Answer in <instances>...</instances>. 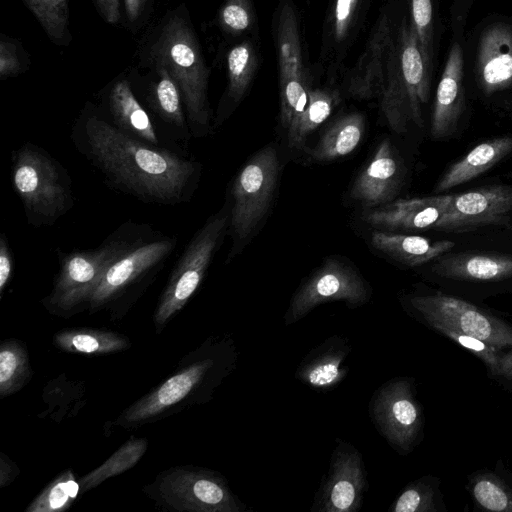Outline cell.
Segmentation results:
<instances>
[{
    "label": "cell",
    "instance_id": "cell-1",
    "mask_svg": "<svg viewBox=\"0 0 512 512\" xmlns=\"http://www.w3.org/2000/svg\"><path fill=\"white\" fill-rule=\"evenodd\" d=\"M72 139L106 184L144 203H186L198 186L199 162L133 138L96 114L79 119Z\"/></svg>",
    "mask_w": 512,
    "mask_h": 512
},
{
    "label": "cell",
    "instance_id": "cell-2",
    "mask_svg": "<svg viewBox=\"0 0 512 512\" xmlns=\"http://www.w3.org/2000/svg\"><path fill=\"white\" fill-rule=\"evenodd\" d=\"M182 362L184 365L175 374L128 407L117 423L141 425L167 416L186 404L209 401L215 389L236 367V345L230 337H210Z\"/></svg>",
    "mask_w": 512,
    "mask_h": 512
},
{
    "label": "cell",
    "instance_id": "cell-3",
    "mask_svg": "<svg viewBox=\"0 0 512 512\" xmlns=\"http://www.w3.org/2000/svg\"><path fill=\"white\" fill-rule=\"evenodd\" d=\"M152 228L127 221L98 247L59 252V271L43 305L60 316H70L88 308L106 269L142 239Z\"/></svg>",
    "mask_w": 512,
    "mask_h": 512
},
{
    "label": "cell",
    "instance_id": "cell-4",
    "mask_svg": "<svg viewBox=\"0 0 512 512\" xmlns=\"http://www.w3.org/2000/svg\"><path fill=\"white\" fill-rule=\"evenodd\" d=\"M151 55L154 64L164 66L179 87L191 135H208L212 116L209 69L195 33L183 16L173 15L164 23Z\"/></svg>",
    "mask_w": 512,
    "mask_h": 512
},
{
    "label": "cell",
    "instance_id": "cell-5",
    "mask_svg": "<svg viewBox=\"0 0 512 512\" xmlns=\"http://www.w3.org/2000/svg\"><path fill=\"white\" fill-rule=\"evenodd\" d=\"M12 185L28 222L53 225L74 204L66 169L46 150L27 142L12 153Z\"/></svg>",
    "mask_w": 512,
    "mask_h": 512
},
{
    "label": "cell",
    "instance_id": "cell-6",
    "mask_svg": "<svg viewBox=\"0 0 512 512\" xmlns=\"http://www.w3.org/2000/svg\"><path fill=\"white\" fill-rule=\"evenodd\" d=\"M229 217L226 206L211 215L178 258L153 316L158 332L199 288L229 227Z\"/></svg>",
    "mask_w": 512,
    "mask_h": 512
},
{
    "label": "cell",
    "instance_id": "cell-7",
    "mask_svg": "<svg viewBox=\"0 0 512 512\" xmlns=\"http://www.w3.org/2000/svg\"><path fill=\"white\" fill-rule=\"evenodd\" d=\"M177 236L151 229L134 246L112 262L96 288L88 309L90 312L111 307L145 289L163 269L177 247Z\"/></svg>",
    "mask_w": 512,
    "mask_h": 512
},
{
    "label": "cell",
    "instance_id": "cell-8",
    "mask_svg": "<svg viewBox=\"0 0 512 512\" xmlns=\"http://www.w3.org/2000/svg\"><path fill=\"white\" fill-rule=\"evenodd\" d=\"M149 495L176 511L246 512L250 509L232 492L220 473L199 467H173L147 488Z\"/></svg>",
    "mask_w": 512,
    "mask_h": 512
},
{
    "label": "cell",
    "instance_id": "cell-9",
    "mask_svg": "<svg viewBox=\"0 0 512 512\" xmlns=\"http://www.w3.org/2000/svg\"><path fill=\"white\" fill-rule=\"evenodd\" d=\"M280 174V161L276 149L265 146L243 166L231 189L229 229L233 249L254 231L266 215Z\"/></svg>",
    "mask_w": 512,
    "mask_h": 512
},
{
    "label": "cell",
    "instance_id": "cell-10",
    "mask_svg": "<svg viewBox=\"0 0 512 512\" xmlns=\"http://www.w3.org/2000/svg\"><path fill=\"white\" fill-rule=\"evenodd\" d=\"M411 310L426 325L477 337L501 350L512 347V326L465 300L440 292L409 297Z\"/></svg>",
    "mask_w": 512,
    "mask_h": 512
},
{
    "label": "cell",
    "instance_id": "cell-11",
    "mask_svg": "<svg viewBox=\"0 0 512 512\" xmlns=\"http://www.w3.org/2000/svg\"><path fill=\"white\" fill-rule=\"evenodd\" d=\"M369 414L377 431L401 455L409 454L420 442L424 419L408 377H396L373 394Z\"/></svg>",
    "mask_w": 512,
    "mask_h": 512
},
{
    "label": "cell",
    "instance_id": "cell-12",
    "mask_svg": "<svg viewBox=\"0 0 512 512\" xmlns=\"http://www.w3.org/2000/svg\"><path fill=\"white\" fill-rule=\"evenodd\" d=\"M370 287L351 265L336 259H327L299 286L293 294L284 315L286 326L292 325L320 304L344 301L350 308L367 303Z\"/></svg>",
    "mask_w": 512,
    "mask_h": 512
},
{
    "label": "cell",
    "instance_id": "cell-13",
    "mask_svg": "<svg viewBox=\"0 0 512 512\" xmlns=\"http://www.w3.org/2000/svg\"><path fill=\"white\" fill-rule=\"evenodd\" d=\"M275 47L279 71L280 121L288 128L305 108L308 99L299 21L293 2L283 0L275 28Z\"/></svg>",
    "mask_w": 512,
    "mask_h": 512
},
{
    "label": "cell",
    "instance_id": "cell-14",
    "mask_svg": "<svg viewBox=\"0 0 512 512\" xmlns=\"http://www.w3.org/2000/svg\"><path fill=\"white\" fill-rule=\"evenodd\" d=\"M368 483L362 454L351 443L337 438L327 474L315 495L312 512H356Z\"/></svg>",
    "mask_w": 512,
    "mask_h": 512
},
{
    "label": "cell",
    "instance_id": "cell-15",
    "mask_svg": "<svg viewBox=\"0 0 512 512\" xmlns=\"http://www.w3.org/2000/svg\"><path fill=\"white\" fill-rule=\"evenodd\" d=\"M512 214V186L491 185L453 195L435 230L462 233L498 225Z\"/></svg>",
    "mask_w": 512,
    "mask_h": 512
},
{
    "label": "cell",
    "instance_id": "cell-16",
    "mask_svg": "<svg viewBox=\"0 0 512 512\" xmlns=\"http://www.w3.org/2000/svg\"><path fill=\"white\" fill-rule=\"evenodd\" d=\"M452 194H437L411 199H397L366 209L363 220L389 231L434 229L449 208Z\"/></svg>",
    "mask_w": 512,
    "mask_h": 512
},
{
    "label": "cell",
    "instance_id": "cell-17",
    "mask_svg": "<svg viewBox=\"0 0 512 512\" xmlns=\"http://www.w3.org/2000/svg\"><path fill=\"white\" fill-rule=\"evenodd\" d=\"M403 180V169L394 146L384 139L373 158L355 179L350 196L366 209L394 200Z\"/></svg>",
    "mask_w": 512,
    "mask_h": 512
},
{
    "label": "cell",
    "instance_id": "cell-18",
    "mask_svg": "<svg viewBox=\"0 0 512 512\" xmlns=\"http://www.w3.org/2000/svg\"><path fill=\"white\" fill-rule=\"evenodd\" d=\"M464 109V57L460 44L455 42L437 86L431 115V137L438 141L451 137L457 130Z\"/></svg>",
    "mask_w": 512,
    "mask_h": 512
},
{
    "label": "cell",
    "instance_id": "cell-19",
    "mask_svg": "<svg viewBox=\"0 0 512 512\" xmlns=\"http://www.w3.org/2000/svg\"><path fill=\"white\" fill-rule=\"evenodd\" d=\"M476 76L485 95L512 86V26L496 22L481 33L477 48Z\"/></svg>",
    "mask_w": 512,
    "mask_h": 512
},
{
    "label": "cell",
    "instance_id": "cell-20",
    "mask_svg": "<svg viewBox=\"0 0 512 512\" xmlns=\"http://www.w3.org/2000/svg\"><path fill=\"white\" fill-rule=\"evenodd\" d=\"M396 43L389 14L378 18L358 62L351 70L347 80V90L355 98L369 99L378 97L386 60Z\"/></svg>",
    "mask_w": 512,
    "mask_h": 512
},
{
    "label": "cell",
    "instance_id": "cell-21",
    "mask_svg": "<svg viewBox=\"0 0 512 512\" xmlns=\"http://www.w3.org/2000/svg\"><path fill=\"white\" fill-rule=\"evenodd\" d=\"M352 345L347 337L333 335L311 349L298 365L295 378L320 391L338 386L347 376L349 368L344 362Z\"/></svg>",
    "mask_w": 512,
    "mask_h": 512
},
{
    "label": "cell",
    "instance_id": "cell-22",
    "mask_svg": "<svg viewBox=\"0 0 512 512\" xmlns=\"http://www.w3.org/2000/svg\"><path fill=\"white\" fill-rule=\"evenodd\" d=\"M397 47L400 70L408 96L413 124L423 127L422 105L426 104L430 93V78L420 49L417 33L404 17L398 29Z\"/></svg>",
    "mask_w": 512,
    "mask_h": 512
},
{
    "label": "cell",
    "instance_id": "cell-23",
    "mask_svg": "<svg viewBox=\"0 0 512 512\" xmlns=\"http://www.w3.org/2000/svg\"><path fill=\"white\" fill-rule=\"evenodd\" d=\"M442 278L466 282H499L512 278V255L497 252L444 254L433 265Z\"/></svg>",
    "mask_w": 512,
    "mask_h": 512
},
{
    "label": "cell",
    "instance_id": "cell-24",
    "mask_svg": "<svg viewBox=\"0 0 512 512\" xmlns=\"http://www.w3.org/2000/svg\"><path fill=\"white\" fill-rule=\"evenodd\" d=\"M112 124L125 134L153 146H162L155 124L126 79L116 81L108 94Z\"/></svg>",
    "mask_w": 512,
    "mask_h": 512
},
{
    "label": "cell",
    "instance_id": "cell-25",
    "mask_svg": "<svg viewBox=\"0 0 512 512\" xmlns=\"http://www.w3.org/2000/svg\"><path fill=\"white\" fill-rule=\"evenodd\" d=\"M155 66L157 78L150 83L147 93L149 109L172 137L187 143L192 135L180 89L164 66Z\"/></svg>",
    "mask_w": 512,
    "mask_h": 512
},
{
    "label": "cell",
    "instance_id": "cell-26",
    "mask_svg": "<svg viewBox=\"0 0 512 512\" xmlns=\"http://www.w3.org/2000/svg\"><path fill=\"white\" fill-rule=\"evenodd\" d=\"M512 153V136L484 141L453 163L438 180L434 192L442 193L467 183Z\"/></svg>",
    "mask_w": 512,
    "mask_h": 512
},
{
    "label": "cell",
    "instance_id": "cell-27",
    "mask_svg": "<svg viewBox=\"0 0 512 512\" xmlns=\"http://www.w3.org/2000/svg\"><path fill=\"white\" fill-rule=\"evenodd\" d=\"M372 246L388 257L408 267H417L448 253L455 243L450 240L433 241L417 235L375 231Z\"/></svg>",
    "mask_w": 512,
    "mask_h": 512
},
{
    "label": "cell",
    "instance_id": "cell-28",
    "mask_svg": "<svg viewBox=\"0 0 512 512\" xmlns=\"http://www.w3.org/2000/svg\"><path fill=\"white\" fill-rule=\"evenodd\" d=\"M364 132L365 117L361 113L347 114L328 127L307 154L315 161H331L346 156L357 148Z\"/></svg>",
    "mask_w": 512,
    "mask_h": 512
},
{
    "label": "cell",
    "instance_id": "cell-29",
    "mask_svg": "<svg viewBox=\"0 0 512 512\" xmlns=\"http://www.w3.org/2000/svg\"><path fill=\"white\" fill-rule=\"evenodd\" d=\"M53 343L64 352L85 355L111 354L130 347V341L122 334L84 327L55 333Z\"/></svg>",
    "mask_w": 512,
    "mask_h": 512
},
{
    "label": "cell",
    "instance_id": "cell-30",
    "mask_svg": "<svg viewBox=\"0 0 512 512\" xmlns=\"http://www.w3.org/2000/svg\"><path fill=\"white\" fill-rule=\"evenodd\" d=\"M339 102L340 95L336 90L310 88L304 110L287 128L289 146L303 148L307 137L327 120Z\"/></svg>",
    "mask_w": 512,
    "mask_h": 512
},
{
    "label": "cell",
    "instance_id": "cell-31",
    "mask_svg": "<svg viewBox=\"0 0 512 512\" xmlns=\"http://www.w3.org/2000/svg\"><path fill=\"white\" fill-rule=\"evenodd\" d=\"M32 376L25 344L17 339L3 341L0 347V397L17 393Z\"/></svg>",
    "mask_w": 512,
    "mask_h": 512
},
{
    "label": "cell",
    "instance_id": "cell-32",
    "mask_svg": "<svg viewBox=\"0 0 512 512\" xmlns=\"http://www.w3.org/2000/svg\"><path fill=\"white\" fill-rule=\"evenodd\" d=\"M228 87L227 96L238 103L247 92L258 67V55L249 40L234 45L226 57Z\"/></svg>",
    "mask_w": 512,
    "mask_h": 512
},
{
    "label": "cell",
    "instance_id": "cell-33",
    "mask_svg": "<svg viewBox=\"0 0 512 512\" xmlns=\"http://www.w3.org/2000/svg\"><path fill=\"white\" fill-rule=\"evenodd\" d=\"M146 449L147 440L145 438L131 437L99 467L80 479V494L95 488L108 478L132 468L144 455Z\"/></svg>",
    "mask_w": 512,
    "mask_h": 512
},
{
    "label": "cell",
    "instance_id": "cell-34",
    "mask_svg": "<svg viewBox=\"0 0 512 512\" xmlns=\"http://www.w3.org/2000/svg\"><path fill=\"white\" fill-rule=\"evenodd\" d=\"M364 8V0H333L325 27V44L340 53L348 46Z\"/></svg>",
    "mask_w": 512,
    "mask_h": 512
},
{
    "label": "cell",
    "instance_id": "cell-35",
    "mask_svg": "<svg viewBox=\"0 0 512 512\" xmlns=\"http://www.w3.org/2000/svg\"><path fill=\"white\" fill-rule=\"evenodd\" d=\"M470 492L478 506L494 512H512V483L496 472L475 474Z\"/></svg>",
    "mask_w": 512,
    "mask_h": 512
},
{
    "label": "cell",
    "instance_id": "cell-36",
    "mask_svg": "<svg viewBox=\"0 0 512 512\" xmlns=\"http://www.w3.org/2000/svg\"><path fill=\"white\" fill-rule=\"evenodd\" d=\"M80 493V483L72 470L60 473L29 504L26 512H62L67 510Z\"/></svg>",
    "mask_w": 512,
    "mask_h": 512
},
{
    "label": "cell",
    "instance_id": "cell-37",
    "mask_svg": "<svg viewBox=\"0 0 512 512\" xmlns=\"http://www.w3.org/2000/svg\"><path fill=\"white\" fill-rule=\"evenodd\" d=\"M439 480L425 476L410 482L392 503V512H438Z\"/></svg>",
    "mask_w": 512,
    "mask_h": 512
},
{
    "label": "cell",
    "instance_id": "cell-38",
    "mask_svg": "<svg viewBox=\"0 0 512 512\" xmlns=\"http://www.w3.org/2000/svg\"><path fill=\"white\" fill-rule=\"evenodd\" d=\"M36 16L50 39L65 44L69 31V9L67 0H23Z\"/></svg>",
    "mask_w": 512,
    "mask_h": 512
},
{
    "label": "cell",
    "instance_id": "cell-39",
    "mask_svg": "<svg viewBox=\"0 0 512 512\" xmlns=\"http://www.w3.org/2000/svg\"><path fill=\"white\" fill-rule=\"evenodd\" d=\"M410 21L417 33L420 49L428 73L433 68V0H408Z\"/></svg>",
    "mask_w": 512,
    "mask_h": 512
},
{
    "label": "cell",
    "instance_id": "cell-40",
    "mask_svg": "<svg viewBox=\"0 0 512 512\" xmlns=\"http://www.w3.org/2000/svg\"><path fill=\"white\" fill-rule=\"evenodd\" d=\"M223 30L232 35L248 31L254 23L251 0H225L219 13Z\"/></svg>",
    "mask_w": 512,
    "mask_h": 512
},
{
    "label": "cell",
    "instance_id": "cell-41",
    "mask_svg": "<svg viewBox=\"0 0 512 512\" xmlns=\"http://www.w3.org/2000/svg\"><path fill=\"white\" fill-rule=\"evenodd\" d=\"M440 333L450 338L458 345L473 353L482 360L489 371L490 376H494L498 367L501 349L477 338L456 331L444 329Z\"/></svg>",
    "mask_w": 512,
    "mask_h": 512
},
{
    "label": "cell",
    "instance_id": "cell-42",
    "mask_svg": "<svg viewBox=\"0 0 512 512\" xmlns=\"http://www.w3.org/2000/svg\"><path fill=\"white\" fill-rule=\"evenodd\" d=\"M22 71V63L16 45L7 40L0 41V75L16 76Z\"/></svg>",
    "mask_w": 512,
    "mask_h": 512
},
{
    "label": "cell",
    "instance_id": "cell-43",
    "mask_svg": "<svg viewBox=\"0 0 512 512\" xmlns=\"http://www.w3.org/2000/svg\"><path fill=\"white\" fill-rule=\"evenodd\" d=\"M14 270V258L5 233L0 234V298L8 286Z\"/></svg>",
    "mask_w": 512,
    "mask_h": 512
},
{
    "label": "cell",
    "instance_id": "cell-44",
    "mask_svg": "<svg viewBox=\"0 0 512 512\" xmlns=\"http://www.w3.org/2000/svg\"><path fill=\"white\" fill-rule=\"evenodd\" d=\"M94 3L102 18L116 24L120 19V0H94Z\"/></svg>",
    "mask_w": 512,
    "mask_h": 512
},
{
    "label": "cell",
    "instance_id": "cell-45",
    "mask_svg": "<svg viewBox=\"0 0 512 512\" xmlns=\"http://www.w3.org/2000/svg\"><path fill=\"white\" fill-rule=\"evenodd\" d=\"M493 377L512 383V347L501 351L498 367Z\"/></svg>",
    "mask_w": 512,
    "mask_h": 512
},
{
    "label": "cell",
    "instance_id": "cell-46",
    "mask_svg": "<svg viewBox=\"0 0 512 512\" xmlns=\"http://www.w3.org/2000/svg\"><path fill=\"white\" fill-rule=\"evenodd\" d=\"M0 455V487L3 488L15 480L19 469L4 453H0Z\"/></svg>",
    "mask_w": 512,
    "mask_h": 512
},
{
    "label": "cell",
    "instance_id": "cell-47",
    "mask_svg": "<svg viewBox=\"0 0 512 512\" xmlns=\"http://www.w3.org/2000/svg\"><path fill=\"white\" fill-rule=\"evenodd\" d=\"M147 0H124L128 20L134 23L141 16Z\"/></svg>",
    "mask_w": 512,
    "mask_h": 512
}]
</instances>
